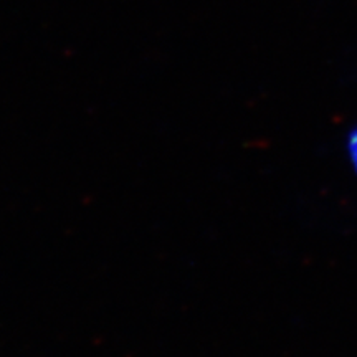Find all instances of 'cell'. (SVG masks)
<instances>
[{
    "label": "cell",
    "instance_id": "cell-1",
    "mask_svg": "<svg viewBox=\"0 0 357 357\" xmlns=\"http://www.w3.org/2000/svg\"><path fill=\"white\" fill-rule=\"evenodd\" d=\"M351 151H352V159H354L356 167H357V134H354V137H352L351 141Z\"/></svg>",
    "mask_w": 357,
    "mask_h": 357
}]
</instances>
